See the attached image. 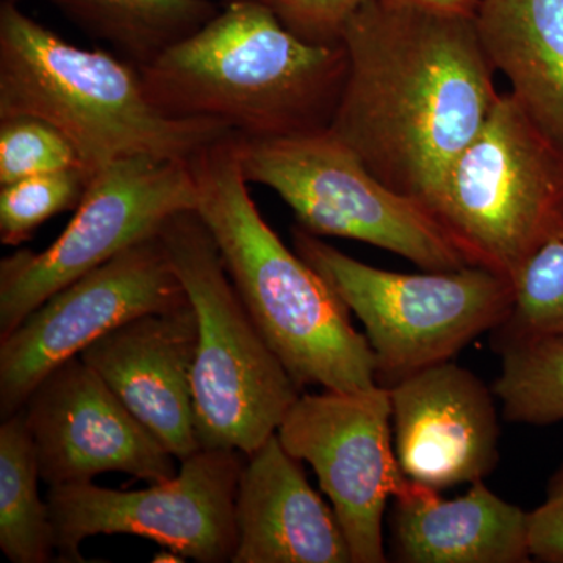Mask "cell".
I'll use <instances>...</instances> for the list:
<instances>
[{
  "mask_svg": "<svg viewBox=\"0 0 563 563\" xmlns=\"http://www.w3.org/2000/svg\"><path fill=\"white\" fill-rule=\"evenodd\" d=\"M88 181L87 173L68 169L0 187V242L20 246L55 214L76 210L87 192Z\"/></svg>",
  "mask_w": 563,
  "mask_h": 563,
  "instance_id": "22",
  "label": "cell"
},
{
  "mask_svg": "<svg viewBox=\"0 0 563 563\" xmlns=\"http://www.w3.org/2000/svg\"><path fill=\"white\" fill-rule=\"evenodd\" d=\"M174 118L222 122L244 139L328 131L347 76L343 44L288 31L262 0H228L207 24L140 68Z\"/></svg>",
  "mask_w": 563,
  "mask_h": 563,
  "instance_id": "2",
  "label": "cell"
},
{
  "mask_svg": "<svg viewBox=\"0 0 563 563\" xmlns=\"http://www.w3.org/2000/svg\"><path fill=\"white\" fill-rule=\"evenodd\" d=\"M49 122L79 152L88 177L135 155L190 162L232 135L222 122L174 118L147 98L139 66L120 55L74 46L0 2V118Z\"/></svg>",
  "mask_w": 563,
  "mask_h": 563,
  "instance_id": "4",
  "label": "cell"
},
{
  "mask_svg": "<svg viewBox=\"0 0 563 563\" xmlns=\"http://www.w3.org/2000/svg\"><path fill=\"white\" fill-rule=\"evenodd\" d=\"M196 206L190 162L135 155L110 163L91 176L76 214L47 250H20L0 261V340L70 282Z\"/></svg>",
  "mask_w": 563,
  "mask_h": 563,
  "instance_id": "9",
  "label": "cell"
},
{
  "mask_svg": "<svg viewBox=\"0 0 563 563\" xmlns=\"http://www.w3.org/2000/svg\"><path fill=\"white\" fill-rule=\"evenodd\" d=\"M396 457L404 474L435 490L484 481L499 459L493 390L453 361L388 388Z\"/></svg>",
  "mask_w": 563,
  "mask_h": 563,
  "instance_id": "14",
  "label": "cell"
},
{
  "mask_svg": "<svg viewBox=\"0 0 563 563\" xmlns=\"http://www.w3.org/2000/svg\"><path fill=\"white\" fill-rule=\"evenodd\" d=\"M424 207L470 265L514 280L563 240V146L506 92Z\"/></svg>",
  "mask_w": 563,
  "mask_h": 563,
  "instance_id": "6",
  "label": "cell"
},
{
  "mask_svg": "<svg viewBox=\"0 0 563 563\" xmlns=\"http://www.w3.org/2000/svg\"><path fill=\"white\" fill-rule=\"evenodd\" d=\"M532 558L563 563V465L548 485L547 498L529 512Z\"/></svg>",
  "mask_w": 563,
  "mask_h": 563,
  "instance_id": "26",
  "label": "cell"
},
{
  "mask_svg": "<svg viewBox=\"0 0 563 563\" xmlns=\"http://www.w3.org/2000/svg\"><path fill=\"white\" fill-rule=\"evenodd\" d=\"M38 481L36 451L21 410L0 426V550L13 563H46L55 551Z\"/></svg>",
  "mask_w": 563,
  "mask_h": 563,
  "instance_id": "20",
  "label": "cell"
},
{
  "mask_svg": "<svg viewBox=\"0 0 563 563\" xmlns=\"http://www.w3.org/2000/svg\"><path fill=\"white\" fill-rule=\"evenodd\" d=\"M395 2L472 18L476 16L477 7H479V0H395Z\"/></svg>",
  "mask_w": 563,
  "mask_h": 563,
  "instance_id": "27",
  "label": "cell"
},
{
  "mask_svg": "<svg viewBox=\"0 0 563 563\" xmlns=\"http://www.w3.org/2000/svg\"><path fill=\"white\" fill-rule=\"evenodd\" d=\"M68 169H84L79 152L49 122L27 114L0 118V187Z\"/></svg>",
  "mask_w": 563,
  "mask_h": 563,
  "instance_id": "24",
  "label": "cell"
},
{
  "mask_svg": "<svg viewBox=\"0 0 563 563\" xmlns=\"http://www.w3.org/2000/svg\"><path fill=\"white\" fill-rule=\"evenodd\" d=\"M512 282V312L493 333L563 335V240L537 252Z\"/></svg>",
  "mask_w": 563,
  "mask_h": 563,
  "instance_id": "23",
  "label": "cell"
},
{
  "mask_svg": "<svg viewBox=\"0 0 563 563\" xmlns=\"http://www.w3.org/2000/svg\"><path fill=\"white\" fill-rule=\"evenodd\" d=\"M235 528L232 563H352L339 518L277 433L246 455Z\"/></svg>",
  "mask_w": 563,
  "mask_h": 563,
  "instance_id": "16",
  "label": "cell"
},
{
  "mask_svg": "<svg viewBox=\"0 0 563 563\" xmlns=\"http://www.w3.org/2000/svg\"><path fill=\"white\" fill-rule=\"evenodd\" d=\"M198 322L191 303L141 314L96 340L81 361L177 459L201 450L192 407Z\"/></svg>",
  "mask_w": 563,
  "mask_h": 563,
  "instance_id": "15",
  "label": "cell"
},
{
  "mask_svg": "<svg viewBox=\"0 0 563 563\" xmlns=\"http://www.w3.org/2000/svg\"><path fill=\"white\" fill-rule=\"evenodd\" d=\"M235 150L247 184L272 188L314 236H340L390 251L422 272L470 266L431 211L377 179L331 131L244 139Z\"/></svg>",
  "mask_w": 563,
  "mask_h": 563,
  "instance_id": "8",
  "label": "cell"
},
{
  "mask_svg": "<svg viewBox=\"0 0 563 563\" xmlns=\"http://www.w3.org/2000/svg\"><path fill=\"white\" fill-rule=\"evenodd\" d=\"M41 481L49 487L124 473L163 483L177 459L79 357L47 374L24 406Z\"/></svg>",
  "mask_w": 563,
  "mask_h": 563,
  "instance_id": "13",
  "label": "cell"
},
{
  "mask_svg": "<svg viewBox=\"0 0 563 563\" xmlns=\"http://www.w3.org/2000/svg\"><path fill=\"white\" fill-rule=\"evenodd\" d=\"M390 551L404 563L529 562V512L484 481L461 498L443 499L435 488L407 479L390 515Z\"/></svg>",
  "mask_w": 563,
  "mask_h": 563,
  "instance_id": "17",
  "label": "cell"
},
{
  "mask_svg": "<svg viewBox=\"0 0 563 563\" xmlns=\"http://www.w3.org/2000/svg\"><path fill=\"white\" fill-rule=\"evenodd\" d=\"M277 437L288 453L312 466L342 525L352 563L387 562L385 509L409 479L393 443L388 388L302 393Z\"/></svg>",
  "mask_w": 563,
  "mask_h": 563,
  "instance_id": "12",
  "label": "cell"
},
{
  "mask_svg": "<svg viewBox=\"0 0 563 563\" xmlns=\"http://www.w3.org/2000/svg\"><path fill=\"white\" fill-rule=\"evenodd\" d=\"M474 20L510 95L563 146V0H479Z\"/></svg>",
  "mask_w": 563,
  "mask_h": 563,
  "instance_id": "18",
  "label": "cell"
},
{
  "mask_svg": "<svg viewBox=\"0 0 563 563\" xmlns=\"http://www.w3.org/2000/svg\"><path fill=\"white\" fill-rule=\"evenodd\" d=\"M188 303L161 233L132 244L52 295L0 340V417L21 412L47 374L113 329Z\"/></svg>",
  "mask_w": 563,
  "mask_h": 563,
  "instance_id": "11",
  "label": "cell"
},
{
  "mask_svg": "<svg viewBox=\"0 0 563 563\" xmlns=\"http://www.w3.org/2000/svg\"><path fill=\"white\" fill-rule=\"evenodd\" d=\"M161 236L198 322L192 407L206 450L251 455L287 417L302 388L252 321L196 210L165 221Z\"/></svg>",
  "mask_w": 563,
  "mask_h": 563,
  "instance_id": "5",
  "label": "cell"
},
{
  "mask_svg": "<svg viewBox=\"0 0 563 563\" xmlns=\"http://www.w3.org/2000/svg\"><path fill=\"white\" fill-rule=\"evenodd\" d=\"M342 44L347 76L329 131L377 179L424 206L501 96L476 20L373 0Z\"/></svg>",
  "mask_w": 563,
  "mask_h": 563,
  "instance_id": "1",
  "label": "cell"
},
{
  "mask_svg": "<svg viewBox=\"0 0 563 563\" xmlns=\"http://www.w3.org/2000/svg\"><path fill=\"white\" fill-rule=\"evenodd\" d=\"M291 240L292 250L361 320L380 387L453 361L512 312L514 282L483 266L393 273L355 261L298 225Z\"/></svg>",
  "mask_w": 563,
  "mask_h": 563,
  "instance_id": "7",
  "label": "cell"
},
{
  "mask_svg": "<svg viewBox=\"0 0 563 563\" xmlns=\"http://www.w3.org/2000/svg\"><path fill=\"white\" fill-rule=\"evenodd\" d=\"M199 217L252 321L292 379L331 391L376 387L365 333L328 282L290 250L254 202L235 150V133L190 161Z\"/></svg>",
  "mask_w": 563,
  "mask_h": 563,
  "instance_id": "3",
  "label": "cell"
},
{
  "mask_svg": "<svg viewBox=\"0 0 563 563\" xmlns=\"http://www.w3.org/2000/svg\"><path fill=\"white\" fill-rule=\"evenodd\" d=\"M246 455L201 450L180 462L176 476L144 490L122 492L92 483L49 487L58 562H84L88 537H144L180 558L231 562L236 547L235 498Z\"/></svg>",
  "mask_w": 563,
  "mask_h": 563,
  "instance_id": "10",
  "label": "cell"
},
{
  "mask_svg": "<svg viewBox=\"0 0 563 563\" xmlns=\"http://www.w3.org/2000/svg\"><path fill=\"white\" fill-rule=\"evenodd\" d=\"M493 343L501 354L493 395L504 418L539 426L563 421L562 333H493Z\"/></svg>",
  "mask_w": 563,
  "mask_h": 563,
  "instance_id": "21",
  "label": "cell"
},
{
  "mask_svg": "<svg viewBox=\"0 0 563 563\" xmlns=\"http://www.w3.org/2000/svg\"><path fill=\"white\" fill-rule=\"evenodd\" d=\"M22 2V0H18ZM143 68L220 11L213 0H43Z\"/></svg>",
  "mask_w": 563,
  "mask_h": 563,
  "instance_id": "19",
  "label": "cell"
},
{
  "mask_svg": "<svg viewBox=\"0 0 563 563\" xmlns=\"http://www.w3.org/2000/svg\"><path fill=\"white\" fill-rule=\"evenodd\" d=\"M277 20L314 44H340L351 18L373 0H262Z\"/></svg>",
  "mask_w": 563,
  "mask_h": 563,
  "instance_id": "25",
  "label": "cell"
}]
</instances>
